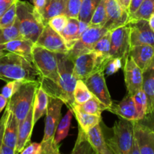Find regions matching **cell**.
Instances as JSON below:
<instances>
[{"instance_id":"9f6ffc18","label":"cell","mask_w":154,"mask_h":154,"mask_svg":"<svg viewBox=\"0 0 154 154\" xmlns=\"http://www.w3.org/2000/svg\"><path fill=\"white\" fill-rule=\"evenodd\" d=\"M148 22H149V25H150V28H151V29L154 32V14H153L150 16V17L149 18Z\"/></svg>"},{"instance_id":"74e56055","label":"cell","mask_w":154,"mask_h":154,"mask_svg":"<svg viewBox=\"0 0 154 154\" xmlns=\"http://www.w3.org/2000/svg\"><path fill=\"white\" fill-rule=\"evenodd\" d=\"M68 19H69V17L65 14L57 15V16L54 17L51 20H49L48 24L53 29L55 30L59 34H60L63 31V29L66 28L68 23Z\"/></svg>"},{"instance_id":"8d00e7d4","label":"cell","mask_w":154,"mask_h":154,"mask_svg":"<svg viewBox=\"0 0 154 154\" xmlns=\"http://www.w3.org/2000/svg\"><path fill=\"white\" fill-rule=\"evenodd\" d=\"M2 35L5 44L11 42V41L23 38L20 32L19 27H18V24L16 20L13 24L2 29Z\"/></svg>"},{"instance_id":"f1b7e54d","label":"cell","mask_w":154,"mask_h":154,"mask_svg":"<svg viewBox=\"0 0 154 154\" xmlns=\"http://www.w3.org/2000/svg\"><path fill=\"white\" fill-rule=\"evenodd\" d=\"M72 107H75L79 111L92 115L101 116L103 111L107 110V108L99 102V99H96L95 96H93L90 99L87 101L83 104H74Z\"/></svg>"},{"instance_id":"f907efd6","label":"cell","mask_w":154,"mask_h":154,"mask_svg":"<svg viewBox=\"0 0 154 154\" xmlns=\"http://www.w3.org/2000/svg\"><path fill=\"white\" fill-rule=\"evenodd\" d=\"M8 99H5L2 94H0V113L4 110L8 103Z\"/></svg>"},{"instance_id":"7dc6e473","label":"cell","mask_w":154,"mask_h":154,"mask_svg":"<svg viewBox=\"0 0 154 154\" xmlns=\"http://www.w3.org/2000/svg\"><path fill=\"white\" fill-rule=\"evenodd\" d=\"M143 1H144V0H131L129 9H128L129 17H130L131 15L133 14L138 10V8L140 7V5H141V3L143 2Z\"/></svg>"},{"instance_id":"7c38bea8","label":"cell","mask_w":154,"mask_h":154,"mask_svg":"<svg viewBox=\"0 0 154 154\" xmlns=\"http://www.w3.org/2000/svg\"><path fill=\"white\" fill-rule=\"evenodd\" d=\"M131 48L138 45H151L154 47V32L147 20H129Z\"/></svg>"},{"instance_id":"d6986e66","label":"cell","mask_w":154,"mask_h":154,"mask_svg":"<svg viewBox=\"0 0 154 154\" xmlns=\"http://www.w3.org/2000/svg\"><path fill=\"white\" fill-rule=\"evenodd\" d=\"M35 124L33 123V108L30 109L28 114L22 122L18 124L17 141L15 151L17 154L20 153L23 149L30 143L32 129Z\"/></svg>"},{"instance_id":"f6af8a7d","label":"cell","mask_w":154,"mask_h":154,"mask_svg":"<svg viewBox=\"0 0 154 154\" xmlns=\"http://www.w3.org/2000/svg\"><path fill=\"white\" fill-rule=\"evenodd\" d=\"M8 112V109L5 107V112L3 113L1 119H0V148H1L2 145L3 144V135H4L5 126L6 120H7Z\"/></svg>"},{"instance_id":"5bb4252c","label":"cell","mask_w":154,"mask_h":154,"mask_svg":"<svg viewBox=\"0 0 154 154\" xmlns=\"http://www.w3.org/2000/svg\"><path fill=\"white\" fill-rule=\"evenodd\" d=\"M35 45L45 48L55 54H67L69 52L61 35L46 24Z\"/></svg>"},{"instance_id":"d6a6232c","label":"cell","mask_w":154,"mask_h":154,"mask_svg":"<svg viewBox=\"0 0 154 154\" xmlns=\"http://www.w3.org/2000/svg\"><path fill=\"white\" fill-rule=\"evenodd\" d=\"M132 96L138 115V121L145 117L147 111V99L143 90H138Z\"/></svg>"},{"instance_id":"60d3db41","label":"cell","mask_w":154,"mask_h":154,"mask_svg":"<svg viewBox=\"0 0 154 154\" xmlns=\"http://www.w3.org/2000/svg\"><path fill=\"white\" fill-rule=\"evenodd\" d=\"M21 81H11L7 82V84L3 87L2 89L1 94L4 96L5 99L8 100L15 93V92L18 90L20 86L22 84Z\"/></svg>"},{"instance_id":"816d5d0a","label":"cell","mask_w":154,"mask_h":154,"mask_svg":"<svg viewBox=\"0 0 154 154\" xmlns=\"http://www.w3.org/2000/svg\"><path fill=\"white\" fill-rule=\"evenodd\" d=\"M117 2L122 6L124 9L128 11L129 7V5H130L131 0H117Z\"/></svg>"},{"instance_id":"7bdbcfd3","label":"cell","mask_w":154,"mask_h":154,"mask_svg":"<svg viewBox=\"0 0 154 154\" xmlns=\"http://www.w3.org/2000/svg\"><path fill=\"white\" fill-rule=\"evenodd\" d=\"M42 150V146L41 143H29L18 154H41Z\"/></svg>"},{"instance_id":"ba28073f","label":"cell","mask_w":154,"mask_h":154,"mask_svg":"<svg viewBox=\"0 0 154 154\" xmlns=\"http://www.w3.org/2000/svg\"><path fill=\"white\" fill-rule=\"evenodd\" d=\"M64 103L60 99L49 97V104L45 117V133L43 140L41 142L42 148H49L56 145L54 142V136L60 123L61 109Z\"/></svg>"},{"instance_id":"b9f144b4","label":"cell","mask_w":154,"mask_h":154,"mask_svg":"<svg viewBox=\"0 0 154 154\" xmlns=\"http://www.w3.org/2000/svg\"><path fill=\"white\" fill-rule=\"evenodd\" d=\"M123 63L121 59L114 58L108 62L105 68V73L107 75H114L123 66Z\"/></svg>"},{"instance_id":"7402d4cb","label":"cell","mask_w":154,"mask_h":154,"mask_svg":"<svg viewBox=\"0 0 154 154\" xmlns=\"http://www.w3.org/2000/svg\"><path fill=\"white\" fill-rule=\"evenodd\" d=\"M35 44L26 39H17L11 41L5 45V50L8 52L21 56L27 60L33 63L32 48Z\"/></svg>"},{"instance_id":"f5cc1de1","label":"cell","mask_w":154,"mask_h":154,"mask_svg":"<svg viewBox=\"0 0 154 154\" xmlns=\"http://www.w3.org/2000/svg\"><path fill=\"white\" fill-rule=\"evenodd\" d=\"M41 154H61L60 152V147L53 150H42Z\"/></svg>"},{"instance_id":"5b68a950","label":"cell","mask_w":154,"mask_h":154,"mask_svg":"<svg viewBox=\"0 0 154 154\" xmlns=\"http://www.w3.org/2000/svg\"><path fill=\"white\" fill-rule=\"evenodd\" d=\"M32 60L43 80L57 85L59 81L58 60L57 54L40 46L34 45Z\"/></svg>"},{"instance_id":"1f68e13d","label":"cell","mask_w":154,"mask_h":154,"mask_svg":"<svg viewBox=\"0 0 154 154\" xmlns=\"http://www.w3.org/2000/svg\"><path fill=\"white\" fill-rule=\"evenodd\" d=\"M73 95L75 104L78 105L84 103L93 96L82 80H77Z\"/></svg>"},{"instance_id":"836d02e7","label":"cell","mask_w":154,"mask_h":154,"mask_svg":"<svg viewBox=\"0 0 154 154\" xmlns=\"http://www.w3.org/2000/svg\"><path fill=\"white\" fill-rule=\"evenodd\" d=\"M153 14H154V0H144L138 10L131 15L129 20H148Z\"/></svg>"},{"instance_id":"e0dca14e","label":"cell","mask_w":154,"mask_h":154,"mask_svg":"<svg viewBox=\"0 0 154 154\" xmlns=\"http://www.w3.org/2000/svg\"><path fill=\"white\" fill-rule=\"evenodd\" d=\"M86 134L95 154H115L108 142V138L104 135L100 123L92 128Z\"/></svg>"},{"instance_id":"277c9868","label":"cell","mask_w":154,"mask_h":154,"mask_svg":"<svg viewBox=\"0 0 154 154\" xmlns=\"http://www.w3.org/2000/svg\"><path fill=\"white\" fill-rule=\"evenodd\" d=\"M40 84L35 82L22 83L14 94L8 99L6 108L13 113L19 124L25 119L32 108L35 95Z\"/></svg>"},{"instance_id":"603a6c76","label":"cell","mask_w":154,"mask_h":154,"mask_svg":"<svg viewBox=\"0 0 154 154\" xmlns=\"http://www.w3.org/2000/svg\"><path fill=\"white\" fill-rule=\"evenodd\" d=\"M17 133L18 122L13 113L9 111L5 126L3 144L15 150L17 141Z\"/></svg>"},{"instance_id":"9a60e30c","label":"cell","mask_w":154,"mask_h":154,"mask_svg":"<svg viewBox=\"0 0 154 154\" xmlns=\"http://www.w3.org/2000/svg\"><path fill=\"white\" fill-rule=\"evenodd\" d=\"M124 80L127 93L133 96L136 92L142 89L143 71L133 61L130 56H128L123 64Z\"/></svg>"},{"instance_id":"44dd1931","label":"cell","mask_w":154,"mask_h":154,"mask_svg":"<svg viewBox=\"0 0 154 154\" xmlns=\"http://www.w3.org/2000/svg\"><path fill=\"white\" fill-rule=\"evenodd\" d=\"M142 90L147 99V114L154 110V58L143 71Z\"/></svg>"},{"instance_id":"cb8c5ba5","label":"cell","mask_w":154,"mask_h":154,"mask_svg":"<svg viewBox=\"0 0 154 154\" xmlns=\"http://www.w3.org/2000/svg\"><path fill=\"white\" fill-rule=\"evenodd\" d=\"M49 104V96L41 85L38 87L33 102V123H35L46 114Z\"/></svg>"},{"instance_id":"f35d334b","label":"cell","mask_w":154,"mask_h":154,"mask_svg":"<svg viewBox=\"0 0 154 154\" xmlns=\"http://www.w3.org/2000/svg\"><path fill=\"white\" fill-rule=\"evenodd\" d=\"M16 20V3L12 5L0 18V29L9 26Z\"/></svg>"},{"instance_id":"d4e9b609","label":"cell","mask_w":154,"mask_h":154,"mask_svg":"<svg viewBox=\"0 0 154 154\" xmlns=\"http://www.w3.org/2000/svg\"><path fill=\"white\" fill-rule=\"evenodd\" d=\"M68 0H46V4L41 14L45 25L49 20L57 15L64 14Z\"/></svg>"},{"instance_id":"e575fe53","label":"cell","mask_w":154,"mask_h":154,"mask_svg":"<svg viewBox=\"0 0 154 154\" xmlns=\"http://www.w3.org/2000/svg\"><path fill=\"white\" fill-rule=\"evenodd\" d=\"M110 48H111V31H108L95 44L93 51L101 54L105 58L111 60L109 56Z\"/></svg>"},{"instance_id":"f546056e","label":"cell","mask_w":154,"mask_h":154,"mask_svg":"<svg viewBox=\"0 0 154 154\" xmlns=\"http://www.w3.org/2000/svg\"><path fill=\"white\" fill-rule=\"evenodd\" d=\"M70 154H95L94 150L87 140V134L80 128L78 129V138Z\"/></svg>"},{"instance_id":"8fae6325","label":"cell","mask_w":154,"mask_h":154,"mask_svg":"<svg viewBox=\"0 0 154 154\" xmlns=\"http://www.w3.org/2000/svg\"><path fill=\"white\" fill-rule=\"evenodd\" d=\"M104 71V69L97 70L84 80V82L93 96L99 99L108 110L112 105L113 101L105 82Z\"/></svg>"},{"instance_id":"9c48e42d","label":"cell","mask_w":154,"mask_h":154,"mask_svg":"<svg viewBox=\"0 0 154 154\" xmlns=\"http://www.w3.org/2000/svg\"><path fill=\"white\" fill-rule=\"evenodd\" d=\"M106 29L102 26H90L80 36L73 47L68 52L67 55L74 61L75 59L82 54L93 51V48L101 37L108 32Z\"/></svg>"},{"instance_id":"ab89813d","label":"cell","mask_w":154,"mask_h":154,"mask_svg":"<svg viewBox=\"0 0 154 154\" xmlns=\"http://www.w3.org/2000/svg\"><path fill=\"white\" fill-rule=\"evenodd\" d=\"M82 2L83 0H68L64 14L68 17L78 19Z\"/></svg>"},{"instance_id":"3957f363","label":"cell","mask_w":154,"mask_h":154,"mask_svg":"<svg viewBox=\"0 0 154 154\" xmlns=\"http://www.w3.org/2000/svg\"><path fill=\"white\" fill-rule=\"evenodd\" d=\"M16 20L23 38L35 43L45 25L34 6L27 2L17 0Z\"/></svg>"},{"instance_id":"ac0fdd59","label":"cell","mask_w":154,"mask_h":154,"mask_svg":"<svg viewBox=\"0 0 154 154\" xmlns=\"http://www.w3.org/2000/svg\"><path fill=\"white\" fill-rule=\"evenodd\" d=\"M107 111L116 114L121 119L129 121H138L137 111L131 95H126L119 103L113 102L111 106Z\"/></svg>"},{"instance_id":"bcb514c9","label":"cell","mask_w":154,"mask_h":154,"mask_svg":"<svg viewBox=\"0 0 154 154\" xmlns=\"http://www.w3.org/2000/svg\"><path fill=\"white\" fill-rule=\"evenodd\" d=\"M17 0H0V18L8 11V9L17 2Z\"/></svg>"},{"instance_id":"ee69618b","label":"cell","mask_w":154,"mask_h":154,"mask_svg":"<svg viewBox=\"0 0 154 154\" xmlns=\"http://www.w3.org/2000/svg\"><path fill=\"white\" fill-rule=\"evenodd\" d=\"M137 122L140 124L146 126L147 129H149L152 132H154V110L147 113L142 120H138Z\"/></svg>"},{"instance_id":"11a10c76","label":"cell","mask_w":154,"mask_h":154,"mask_svg":"<svg viewBox=\"0 0 154 154\" xmlns=\"http://www.w3.org/2000/svg\"><path fill=\"white\" fill-rule=\"evenodd\" d=\"M5 42L3 41L2 35V29H0V51H4L5 50Z\"/></svg>"},{"instance_id":"7a4b0ae2","label":"cell","mask_w":154,"mask_h":154,"mask_svg":"<svg viewBox=\"0 0 154 154\" xmlns=\"http://www.w3.org/2000/svg\"><path fill=\"white\" fill-rule=\"evenodd\" d=\"M42 79L34 63L5 50L0 51V80L40 84Z\"/></svg>"},{"instance_id":"52a82bcc","label":"cell","mask_w":154,"mask_h":154,"mask_svg":"<svg viewBox=\"0 0 154 154\" xmlns=\"http://www.w3.org/2000/svg\"><path fill=\"white\" fill-rule=\"evenodd\" d=\"M110 59L92 51L82 54L74 60L73 74L77 80H85L90 75L99 69H104ZM105 72V71H104Z\"/></svg>"},{"instance_id":"30bf717a","label":"cell","mask_w":154,"mask_h":154,"mask_svg":"<svg viewBox=\"0 0 154 154\" xmlns=\"http://www.w3.org/2000/svg\"><path fill=\"white\" fill-rule=\"evenodd\" d=\"M129 32L130 29L128 23L111 31L110 58L121 59L124 64L131 49Z\"/></svg>"},{"instance_id":"4dcf8cb0","label":"cell","mask_w":154,"mask_h":154,"mask_svg":"<svg viewBox=\"0 0 154 154\" xmlns=\"http://www.w3.org/2000/svg\"><path fill=\"white\" fill-rule=\"evenodd\" d=\"M101 0H83L78 14V20L90 24L93 13Z\"/></svg>"},{"instance_id":"8992f818","label":"cell","mask_w":154,"mask_h":154,"mask_svg":"<svg viewBox=\"0 0 154 154\" xmlns=\"http://www.w3.org/2000/svg\"><path fill=\"white\" fill-rule=\"evenodd\" d=\"M135 121L121 119L115 122L113 127V135L108 138L115 154H131L134 144Z\"/></svg>"},{"instance_id":"d590c367","label":"cell","mask_w":154,"mask_h":154,"mask_svg":"<svg viewBox=\"0 0 154 154\" xmlns=\"http://www.w3.org/2000/svg\"><path fill=\"white\" fill-rule=\"evenodd\" d=\"M106 21L107 13L106 10H105V2H104V0H101L96 9L95 10V12L93 13L91 20H90V26L104 27Z\"/></svg>"},{"instance_id":"ffe728a7","label":"cell","mask_w":154,"mask_h":154,"mask_svg":"<svg viewBox=\"0 0 154 154\" xmlns=\"http://www.w3.org/2000/svg\"><path fill=\"white\" fill-rule=\"evenodd\" d=\"M129 56L142 71L146 69L154 58V47L151 45H138L132 47Z\"/></svg>"},{"instance_id":"c3c4849f","label":"cell","mask_w":154,"mask_h":154,"mask_svg":"<svg viewBox=\"0 0 154 154\" xmlns=\"http://www.w3.org/2000/svg\"><path fill=\"white\" fill-rule=\"evenodd\" d=\"M32 5L34 6L35 9L41 15L44 8H45V4H46V0H32Z\"/></svg>"},{"instance_id":"2e32d148","label":"cell","mask_w":154,"mask_h":154,"mask_svg":"<svg viewBox=\"0 0 154 154\" xmlns=\"http://www.w3.org/2000/svg\"><path fill=\"white\" fill-rule=\"evenodd\" d=\"M134 136L140 154H154V132L135 121Z\"/></svg>"},{"instance_id":"484cf974","label":"cell","mask_w":154,"mask_h":154,"mask_svg":"<svg viewBox=\"0 0 154 154\" xmlns=\"http://www.w3.org/2000/svg\"><path fill=\"white\" fill-rule=\"evenodd\" d=\"M66 43L68 50H70L79 39L81 34L79 32V20L76 18L69 17L66 28L60 33Z\"/></svg>"},{"instance_id":"681fc988","label":"cell","mask_w":154,"mask_h":154,"mask_svg":"<svg viewBox=\"0 0 154 154\" xmlns=\"http://www.w3.org/2000/svg\"><path fill=\"white\" fill-rule=\"evenodd\" d=\"M0 154H17V153L14 149H12L2 144L0 148Z\"/></svg>"},{"instance_id":"83f0119b","label":"cell","mask_w":154,"mask_h":154,"mask_svg":"<svg viewBox=\"0 0 154 154\" xmlns=\"http://www.w3.org/2000/svg\"><path fill=\"white\" fill-rule=\"evenodd\" d=\"M72 116H73V111L72 108H69L66 114L60 120L57 127L54 140V142L56 145H60V142L64 140L69 135V129H70L71 123H72Z\"/></svg>"},{"instance_id":"db71d44e","label":"cell","mask_w":154,"mask_h":154,"mask_svg":"<svg viewBox=\"0 0 154 154\" xmlns=\"http://www.w3.org/2000/svg\"><path fill=\"white\" fill-rule=\"evenodd\" d=\"M131 154H140L139 149H138V144H137V142H136V140H135V138L134 139L133 147H132V151H131Z\"/></svg>"},{"instance_id":"4fadbf2b","label":"cell","mask_w":154,"mask_h":154,"mask_svg":"<svg viewBox=\"0 0 154 154\" xmlns=\"http://www.w3.org/2000/svg\"><path fill=\"white\" fill-rule=\"evenodd\" d=\"M107 13V21L104 28L112 31L118 27L126 25L129 21V14L117 0H104Z\"/></svg>"},{"instance_id":"6da1fadb","label":"cell","mask_w":154,"mask_h":154,"mask_svg":"<svg viewBox=\"0 0 154 154\" xmlns=\"http://www.w3.org/2000/svg\"><path fill=\"white\" fill-rule=\"evenodd\" d=\"M58 60L59 81L57 85L42 79L40 85L48 93L49 97L60 99L68 108H72L75 104L74 90L77 79L74 76V62L67 54H57Z\"/></svg>"},{"instance_id":"4316f807","label":"cell","mask_w":154,"mask_h":154,"mask_svg":"<svg viewBox=\"0 0 154 154\" xmlns=\"http://www.w3.org/2000/svg\"><path fill=\"white\" fill-rule=\"evenodd\" d=\"M71 108L73 111V114H75V117H76L78 124H79V128L82 129L85 133H87L92 128L100 123L101 120H102L101 116L86 114V113L79 111L75 107H72Z\"/></svg>"}]
</instances>
